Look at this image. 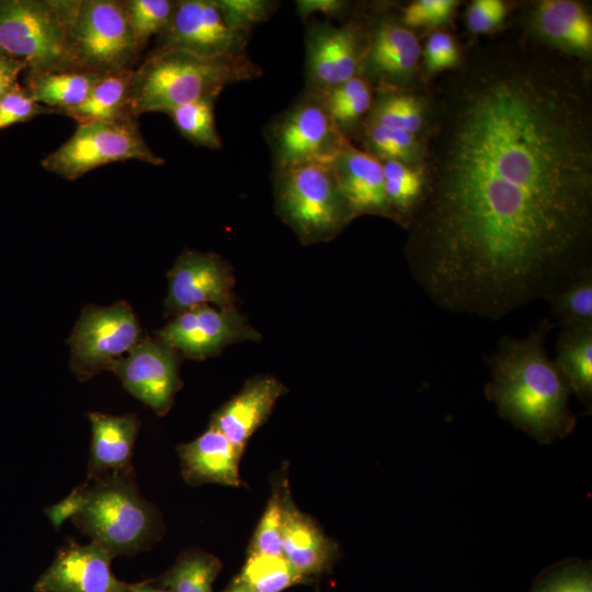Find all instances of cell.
I'll use <instances>...</instances> for the list:
<instances>
[{"mask_svg": "<svg viewBox=\"0 0 592 592\" xmlns=\"http://www.w3.org/2000/svg\"><path fill=\"white\" fill-rule=\"evenodd\" d=\"M177 1L128 0L123 1L133 35L141 49L152 36H159L168 26Z\"/></svg>", "mask_w": 592, "mask_h": 592, "instance_id": "obj_34", "label": "cell"}, {"mask_svg": "<svg viewBox=\"0 0 592 592\" xmlns=\"http://www.w3.org/2000/svg\"><path fill=\"white\" fill-rule=\"evenodd\" d=\"M382 162L391 218L407 227L423 194V172L397 160Z\"/></svg>", "mask_w": 592, "mask_h": 592, "instance_id": "obj_27", "label": "cell"}, {"mask_svg": "<svg viewBox=\"0 0 592 592\" xmlns=\"http://www.w3.org/2000/svg\"><path fill=\"white\" fill-rule=\"evenodd\" d=\"M178 454L182 475L189 483L240 485L239 459L242 453L210 425L194 441L179 445Z\"/></svg>", "mask_w": 592, "mask_h": 592, "instance_id": "obj_20", "label": "cell"}, {"mask_svg": "<svg viewBox=\"0 0 592 592\" xmlns=\"http://www.w3.org/2000/svg\"><path fill=\"white\" fill-rule=\"evenodd\" d=\"M168 281L167 315L175 317L210 303L220 309L236 308L232 270L217 254L183 251L169 271Z\"/></svg>", "mask_w": 592, "mask_h": 592, "instance_id": "obj_14", "label": "cell"}, {"mask_svg": "<svg viewBox=\"0 0 592 592\" xmlns=\"http://www.w3.org/2000/svg\"><path fill=\"white\" fill-rule=\"evenodd\" d=\"M88 482L75 488L66 498L45 509V514L57 531L64 522L76 516L87 501Z\"/></svg>", "mask_w": 592, "mask_h": 592, "instance_id": "obj_43", "label": "cell"}, {"mask_svg": "<svg viewBox=\"0 0 592 592\" xmlns=\"http://www.w3.org/2000/svg\"><path fill=\"white\" fill-rule=\"evenodd\" d=\"M540 34L567 54L585 55L592 47V22L585 9L571 0H545L536 9Z\"/></svg>", "mask_w": 592, "mask_h": 592, "instance_id": "obj_23", "label": "cell"}, {"mask_svg": "<svg viewBox=\"0 0 592 592\" xmlns=\"http://www.w3.org/2000/svg\"><path fill=\"white\" fill-rule=\"evenodd\" d=\"M551 315L562 329L592 328V270L579 271L569 283L547 298Z\"/></svg>", "mask_w": 592, "mask_h": 592, "instance_id": "obj_28", "label": "cell"}, {"mask_svg": "<svg viewBox=\"0 0 592 592\" xmlns=\"http://www.w3.org/2000/svg\"><path fill=\"white\" fill-rule=\"evenodd\" d=\"M141 340V329L132 307L117 301L109 307L87 306L67 340L70 367L87 380L128 353Z\"/></svg>", "mask_w": 592, "mask_h": 592, "instance_id": "obj_10", "label": "cell"}, {"mask_svg": "<svg viewBox=\"0 0 592 592\" xmlns=\"http://www.w3.org/2000/svg\"><path fill=\"white\" fill-rule=\"evenodd\" d=\"M367 122L417 136L423 127V109L412 95L386 93L372 106Z\"/></svg>", "mask_w": 592, "mask_h": 592, "instance_id": "obj_33", "label": "cell"}, {"mask_svg": "<svg viewBox=\"0 0 592 592\" xmlns=\"http://www.w3.org/2000/svg\"><path fill=\"white\" fill-rule=\"evenodd\" d=\"M26 68L25 61L0 49V100L19 84L18 77Z\"/></svg>", "mask_w": 592, "mask_h": 592, "instance_id": "obj_45", "label": "cell"}, {"mask_svg": "<svg viewBox=\"0 0 592 592\" xmlns=\"http://www.w3.org/2000/svg\"><path fill=\"white\" fill-rule=\"evenodd\" d=\"M126 160L164 163L144 139L136 118L79 124L67 141L42 160V166L73 181L98 167Z\"/></svg>", "mask_w": 592, "mask_h": 592, "instance_id": "obj_8", "label": "cell"}, {"mask_svg": "<svg viewBox=\"0 0 592 592\" xmlns=\"http://www.w3.org/2000/svg\"><path fill=\"white\" fill-rule=\"evenodd\" d=\"M333 167L352 219L364 214L391 218L385 196L382 160L355 148L346 139L333 160Z\"/></svg>", "mask_w": 592, "mask_h": 592, "instance_id": "obj_17", "label": "cell"}, {"mask_svg": "<svg viewBox=\"0 0 592 592\" xmlns=\"http://www.w3.org/2000/svg\"><path fill=\"white\" fill-rule=\"evenodd\" d=\"M275 170L309 162H333L348 139L320 94L307 90L266 127Z\"/></svg>", "mask_w": 592, "mask_h": 592, "instance_id": "obj_9", "label": "cell"}, {"mask_svg": "<svg viewBox=\"0 0 592 592\" xmlns=\"http://www.w3.org/2000/svg\"><path fill=\"white\" fill-rule=\"evenodd\" d=\"M102 76L82 69L33 72L25 89L37 103L62 113L82 103Z\"/></svg>", "mask_w": 592, "mask_h": 592, "instance_id": "obj_24", "label": "cell"}, {"mask_svg": "<svg viewBox=\"0 0 592 592\" xmlns=\"http://www.w3.org/2000/svg\"><path fill=\"white\" fill-rule=\"evenodd\" d=\"M533 592H592L591 570L581 565L567 566L555 571Z\"/></svg>", "mask_w": 592, "mask_h": 592, "instance_id": "obj_40", "label": "cell"}, {"mask_svg": "<svg viewBox=\"0 0 592 592\" xmlns=\"http://www.w3.org/2000/svg\"><path fill=\"white\" fill-rule=\"evenodd\" d=\"M506 14V7L500 0H475L466 12L470 32L480 34L497 27Z\"/></svg>", "mask_w": 592, "mask_h": 592, "instance_id": "obj_42", "label": "cell"}, {"mask_svg": "<svg viewBox=\"0 0 592 592\" xmlns=\"http://www.w3.org/2000/svg\"><path fill=\"white\" fill-rule=\"evenodd\" d=\"M127 592H170L169 590L160 587L149 585L147 582L132 584Z\"/></svg>", "mask_w": 592, "mask_h": 592, "instance_id": "obj_46", "label": "cell"}, {"mask_svg": "<svg viewBox=\"0 0 592 592\" xmlns=\"http://www.w3.org/2000/svg\"><path fill=\"white\" fill-rule=\"evenodd\" d=\"M553 327L546 317L527 337L501 338L486 386L499 414L543 443L568 435L576 424L568 408L570 389L545 348Z\"/></svg>", "mask_w": 592, "mask_h": 592, "instance_id": "obj_2", "label": "cell"}, {"mask_svg": "<svg viewBox=\"0 0 592 592\" xmlns=\"http://www.w3.org/2000/svg\"><path fill=\"white\" fill-rule=\"evenodd\" d=\"M249 34L231 31L216 0H180L157 48H177L206 57L241 55Z\"/></svg>", "mask_w": 592, "mask_h": 592, "instance_id": "obj_15", "label": "cell"}, {"mask_svg": "<svg viewBox=\"0 0 592 592\" xmlns=\"http://www.w3.org/2000/svg\"><path fill=\"white\" fill-rule=\"evenodd\" d=\"M132 72L133 70L103 75L82 103L62 114L79 124L135 118L128 110Z\"/></svg>", "mask_w": 592, "mask_h": 592, "instance_id": "obj_25", "label": "cell"}, {"mask_svg": "<svg viewBox=\"0 0 592 592\" xmlns=\"http://www.w3.org/2000/svg\"><path fill=\"white\" fill-rule=\"evenodd\" d=\"M215 99H203L168 112L178 130L196 146L209 149L221 147L218 134L214 105Z\"/></svg>", "mask_w": 592, "mask_h": 592, "instance_id": "obj_32", "label": "cell"}, {"mask_svg": "<svg viewBox=\"0 0 592 592\" xmlns=\"http://www.w3.org/2000/svg\"><path fill=\"white\" fill-rule=\"evenodd\" d=\"M556 365L570 391L591 408L592 328L562 329L556 345Z\"/></svg>", "mask_w": 592, "mask_h": 592, "instance_id": "obj_26", "label": "cell"}, {"mask_svg": "<svg viewBox=\"0 0 592 592\" xmlns=\"http://www.w3.org/2000/svg\"><path fill=\"white\" fill-rule=\"evenodd\" d=\"M179 353L160 339H141L109 368L135 398L164 415L182 386Z\"/></svg>", "mask_w": 592, "mask_h": 592, "instance_id": "obj_12", "label": "cell"}, {"mask_svg": "<svg viewBox=\"0 0 592 592\" xmlns=\"http://www.w3.org/2000/svg\"><path fill=\"white\" fill-rule=\"evenodd\" d=\"M223 592H253L237 578Z\"/></svg>", "mask_w": 592, "mask_h": 592, "instance_id": "obj_47", "label": "cell"}, {"mask_svg": "<svg viewBox=\"0 0 592 592\" xmlns=\"http://www.w3.org/2000/svg\"><path fill=\"white\" fill-rule=\"evenodd\" d=\"M368 39L363 67L383 82L391 84L402 80L418 66L421 47L407 26L383 21Z\"/></svg>", "mask_w": 592, "mask_h": 592, "instance_id": "obj_22", "label": "cell"}, {"mask_svg": "<svg viewBox=\"0 0 592 592\" xmlns=\"http://www.w3.org/2000/svg\"><path fill=\"white\" fill-rule=\"evenodd\" d=\"M458 48L454 38L444 32L429 36L424 46V62L430 72L448 70L457 66Z\"/></svg>", "mask_w": 592, "mask_h": 592, "instance_id": "obj_41", "label": "cell"}, {"mask_svg": "<svg viewBox=\"0 0 592 592\" xmlns=\"http://www.w3.org/2000/svg\"><path fill=\"white\" fill-rule=\"evenodd\" d=\"M454 0H418L402 12V22L409 27L437 26L447 22L456 7Z\"/></svg>", "mask_w": 592, "mask_h": 592, "instance_id": "obj_39", "label": "cell"}, {"mask_svg": "<svg viewBox=\"0 0 592 592\" xmlns=\"http://www.w3.org/2000/svg\"><path fill=\"white\" fill-rule=\"evenodd\" d=\"M221 568L213 555L189 550L160 579L161 587L170 592H213L212 585Z\"/></svg>", "mask_w": 592, "mask_h": 592, "instance_id": "obj_29", "label": "cell"}, {"mask_svg": "<svg viewBox=\"0 0 592 592\" xmlns=\"http://www.w3.org/2000/svg\"><path fill=\"white\" fill-rule=\"evenodd\" d=\"M286 489L273 491L251 539L249 554L283 556L282 533Z\"/></svg>", "mask_w": 592, "mask_h": 592, "instance_id": "obj_35", "label": "cell"}, {"mask_svg": "<svg viewBox=\"0 0 592 592\" xmlns=\"http://www.w3.org/2000/svg\"><path fill=\"white\" fill-rule=\"evenodd\" d=\"M563 54L504 42L442 84L406 252L445 309L499 319L588 266L590 91Z\"/></svg>", "mask_w": 592, "mask_h": 592, "instance_id": "obj_1", "label": "cell"}, {"mask_svg": "<svg viewBox=\"0 0 592 592\" xmlns=\"http://www.w3.org/2000/svg\"><path fill=\"white\" fill-rule=\"evenodd\" d=\"M337 547L314 520L300 512L286 492L282 554L305 579L329 569Z\"/></svg>", "mask_w": 592, "mask_h": 592, "instance_id": "obj_21", "label": "cell"}, {"mask_svg": "<svg viewBox=\"0 0 592 592\" xmlns=\"http://www.w3.org/2000/svg\"><path fill=\"white\" fill-rule=\"evenodd\" d=\"M262 68L246 54L206 57L156 48L133 70L128 110L133 117L164 112L203 99L217 100L229 84L252 80Z\"/></svg>", "mask_w": 592, "mask_h": 592, "instance_id": "obj_3", "label": "cell"}, {"mask_svg": "<svg viewBox=\"0 0 592 592\" xmlns=\"http://www.w3.org/2000/svg\"><path fill=\"white\" fill-rule=\"evenodd\" d=\"M354 23L312 22L306 34L307 90L322 94L358 76L367 46Z\"/></svg>", "mask_w": 592, "mask_h": 592, "instance_id": "obj_13", "label": "cell"}, {"mask_svg": "<svg viewBox=\"0 0 592 592\" xmlns=\"http://www.w3.org/2000/svg\"><path fill=\"white\" fill-rule=\"evenodd\" d=\"M87 501L71 520L113 557L147 549L159 534L156 509L139 493L133 475L87 480Z\"/></svg>", "mask_w": 592, "mask_h": 592, "instance_id": "obj_4", "label": "cell"}, {"mask_svg": "<svg viewBox=\"0 0 592 592\" xmlns=\"http://www.w3.org/2000/svg\"><path fill=\"white\" fill-rule=\"evenodd\" d=\"M88 419L92 432L88 480L134 475L132 455L139 429L138 417L89 412Z\"/></svg>", "mask_w": 592, "mask_h": 592, "instance_id": "obj_19", "label": "cell"}, {"mask_svg": "<svg viewBox=\"0 0 592 592\" xmlns=\"http://www.w3.org/2000/svg\"><path fill=\"white\" fill-rule=\"evenodd\" d=\"M365 138L372 155L379 160H397L408 164L417 152V136L383 125L365 124Z\"/></svg>", "mask_w": 592, "mask_h": 592, "instance_id": "obj_36", "label": "cell"}, {"mask_svg": "<svg viewBox=\"0 0 592 592\" xmlns=\"http://www.w3.org/2000/svg\"><path fill=\"white\" fill-rule=\"evenodd\" d=\"M53 112L55 111L37 103L25 87L16 84L0 100V130Z\"/></svg>", "mask_w": 592, "mask_h": 592, "instance_id": "obj_38", "label": "cell"}, {"mask_svg": "<svg viewBox=\"0 0 592 592\" xmlns=\"http://www.w3.org/2000/svg\"><path fill=\"white\" fill-rule=\"evenodd\" d=\"M237 579L253 592H282L305 578L284 556L249 554Z\"/></svg>", "mask_w": 592, "mask_h": 592, "instance_id": "obj_31", "label": "cell"}, {"mask_svg": "<svg viewBox=\"0 0 592 592\" xmlns=\"http://www.w3.org/2000/svg\"><path fill=\"white\" fill-rule=\"evenodd\" d=\"M278 216L303 243L334 238L352 220L333 162H309L274 170Z\"/></svg>", "mask_w": 592, "mask_h": 592, "instance_id": "obj_6", "label": "cell"}, {"mask_svg": "<svg viewBox=\"0 0 592 592\" xmlns=\"http://www.w3.org/2000/svg\"><path fill=\"white\" fill-rule=\"evenodd\" d=\"M285 392L283 384L272 376L251 378L214 413L209 425L243 453L248 440L267 420L277 399Z\"/></svg>", "mask_w": 592, "mask_h": 592, "instance_id": "obj_18", "label": "cell"}, {"mask_svg": "<svg viewBox=\"0 0 592 592\" xmlns=\"http://www.w3.org/2000/svg\"><path fill=\"white\" fill-rule=\"evenodd\" d=\"M114 557L99 544L71 542L61 547L34 584L35 592H127L130 583L111 570Z\"/></svg>", "mask_w": 592, "mask_h": 592, "instance_id": "obj_16", "label": "cell"}, {"mask_svg": "<svg viewBox=\"0 0 592 592\" xmlns=\"http://www.w3.org/2000/svg\"><path fill=\"white\" fill-rule=\"evenodd\" d=\"M346 8V2L341 0H297L296 11L303 20L312 14L320 13L329 18L340 16Z\"/></svg>", "mask_w": 592, "mask_h": 592, "instance_id": "obj_44", "label": "cell"}, {"mask_svg": "<svg viewBox=\"0 0 592 592\" xmlns=\"http://www.w3.org/2000/svg\"><path fill=\"white\" fill-rule=\"evenodd\" d=\"M320 95L331 118L344 136L345 132L373 106L371 84L361 76H356Z\"/></svg>", "mask_w": 592, "mask_h": 592, "instance_id": "obj_30", "label": "cell"}, {"mask_svg": "<svg viewBox=\"0 0 592 592\" xmlns=\"http://www.w3.org/2000/svg\"><path fill=\"white\" fill-rule=\"evenodd\" d=\"M79 0L0 1V49L27 73L78 69L70 44Z\"/></svg>", "mask_w": 592, "mask_h": 592, "instance_id": "obj_5", "label": "cell"}, {"mask_svg": "<svg viewBox=\"0 0 592 592\" xmlns=\"http://www.w3.org/2000/svg\"><path fill=\"white\" fill-rule=\"evenodd\" d=\"M70 44L77 68L100 75L134 70L143 50L117 0H79Z\"/></svg>", "mask_w": 592, "mask_h": 592, "instance_id": "obj_7", "label": "cell"}, {"mask_svg": "<svg viewBox=\"0 0 592 592\" xmlns=\"http://www.w3.org/2000/svg\"><path fill=\"white\" fill-rule=\"evenodd\" d=\"M156 334L179 354L194 360L215 356L234 342L261 338L236 308L216 309L209 305L181 312Z\"/></svg>", "mask_w": 592, "mask_h": 592, "instance_id": "obj_11", "label": "cell"}, {"mask_svg": "<svg viewBox=\"0 0 592 592\" xmlns=\"http://www.w3.org/2000/svg\"><path fill=\"white\" fill-rule=\"evenodd\" d=\"M227 26L240 34H250L251 30L267 21L280 3L269 0H216Z\"/></svg>", "mask_w": 592, "mask_h": 592, "instance_id": "obj_37", "label": "cell"}]
</instances>
